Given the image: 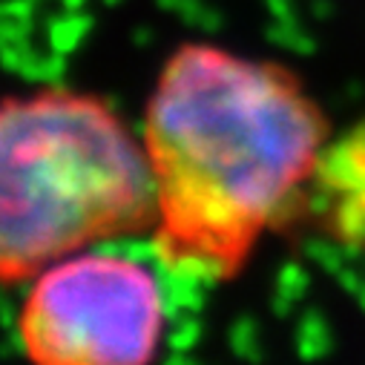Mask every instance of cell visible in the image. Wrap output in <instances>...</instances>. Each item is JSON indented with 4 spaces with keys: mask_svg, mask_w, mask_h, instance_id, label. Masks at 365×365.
<instances>
[{
    "mask_svg": "<svg viewBox=\"0 0 365 365\" xmlns=\"http://www.w3.org/2000/svg\"><path fill=\"white\" fill-rule=\"evenodd\" d=\"M29 52H32V43H29V41L0 46V69H6V72H21V63H24V58H26Z\"/></svg>",
    "mask_w": 365,
    "mask_h": 365,
    "instance_id": "cell-8",
    "label": "cell"
},
{
    "mask_svg": "<svg viewBox=\"0 0 365 365\" xmlns=\"http://www.w3.org/2000/svg\"><path fill=\"white\" fill-rule=\"evenodd\" d=\"M4 18H9V15H6V4H0V21Z\"/></svg>",
    "mask_w": 365,
    "mask_h": 365,
    "instance_id": "cell-16",
    "label": "cell"
},
{
    "mask_svg": "<svg viewBox=\"0 0 365 365\" xmlns=\"http://www.w3.org/2000/svg\"><path fill=\"white\" fill-rule=\"evenodd\" d=\"M133 43H135V46H141V49H147V46H153V32H150L147 26H141V29H135V32H133Z\"/></svg>",
    "mask_w": 365,
    "mask_h": 365,
    "instance_id": "cell-14",
    "label": "cell"
},
{
    "mask_svg": "<svg viewBox=\"0 0 365 365\" xmlns=\"http://www.w3.org/2000/svg\"><path fill=\"white\" fill-rule=\"evenodd\" d=\"M230 348L245 359H256L259 356V328H256V322L250 317H242L239 322H233Z\"/></svg>",
    "mask_w": 365,
    "mask_h": 365,
    "instance_id": "cell-6",
    "label": "cell"
},
{
    "mask_svg": "<svg viewBox=\"0 0 365 365\" xmlns=\"http://www.w3.org/2000/svg\"><path fill=\"white\" fill-rule=\"evenodd\" d=\"M29 32H32V26H26L21 21H12V18H4L0 21V46L29 41Z\"/></svg>",
    "mask_w": 365,
    "mask_h": 365,
    "instance_id": "cell-9",
    "label": "cell"
},
{
    "mask_svg": "<svg viewBox=\"0 0 365 365\" xmlns=\"http://www.w3.org/2000/svg\"><path fill=\"white\" fill-rule=\"evenodd\" d=\"M325 133L319 107L282 66L178 49L144 121L167 262L199 253L222 279L236 273L262 230L305 210Z\"/></svg>",
    "mask_w": 365,
    "mask_h": 365,
    "instance_id": "cell-1",
    "label": "cell"
},
{
    "mask_svg": "<svg viewBox=\"0 0 365 365\" xmlns=\"http://www.w3.org/2000/svg\"><path fill=\"white\" fill-rule=\"evenodd\" d=\"M164 362H167V365H190L193 359H190V351H170V354L164 356Z\"/></svg>",
    "mask_w": 365,
    "mask_h": 365,
    "instance_id": "cell-13",
    "label": "cell"
},
{
    "mask_svg": "<svg viewBox=\"0 0 365 365\" xmlns=\"http://www.w3.org/2000/svg\"><path fill=\"white\" fill-rule=\"evenodd\" d=\"M18 314H15V305H12V299L4 294V288H0V328H6V331H12V328H18Z\"/></svg>",
    "mask_w": 365,
    "mask_h": 365,
    "instance_id": "cell-12",
    "label": "cell"
},
{
    "mask_svg": "<svg viewBox=\"0 0 365 365\" xmlns=\"http://www.w3.org/2000/svg\"><path fill=\"white\" fill-rule=\"evenodd\" d=\"M93 29V18L83 12H66L63 15H52L46 21V38H49V49L69 55L72 49H78V43L83 41V35Z\"/></svg>",
    "mask_w": 365,
    "mask_h": 365,
    "instance_id": "cell-4",
    "label": "cell"
},
{
    "mask_svg": "<svg viewBox=\"0 0 365 365\" xmlns=\"http://www.w3.org/2000/svg\"><path fill=\"white\" fill-rule=\"evenodd\" d=\"M6 15L26 26H35V0H6Z\"/></svg>",
    "mask_w": 365,
    "mask_h": 365,
    "instance_id": "cell-11",
    "label": "cell"
},
{
    "mask_svg": "<svg viewBox=\"0 0 365 365\" xmlns=\"http://www.w3.org/2000/svg\"><path fill=\"white\" fill-rule=\"evenodd\" d=\"M199 334H202V325L193 317H185L173 322V331L167 334V345L170 351H193L199 342Z\"/></svg>",
    "mask_w": 365,
    "mask_h": 365,
    "instance_id": "cell-7",
    "label": "cell"
},
{
    "mask_svg": "<svg viewBox=\"0 0 365 365\" xmlns=\"http://www.w3.org/2000/svg\"><path fill=\"white\" fill-rule=\"evenodd\" d=\"M164 322V288L150 264L89 250L43 267L18 328L38 362L118 365L153 359Z\"/></svg>",
    "mask_w": 365,
    "mask_h": 365,
    "instance_id": "cell-3",
    "label": "cell"
},
{
    "mask_svg": "<svg viewBox=\"0 0 365 365\" xmlns=\"http://www.w3.org/2000/svg\"><path fill=\"white\" fill-rule=\"evenodd\" d=\"M35 4H38V0H35Z\"/></svg>",
    "mask_w": 365,
    "mask_h": 365,
    "instance_id": "cell-18",
    "label": "cell"
},
{
    "mask_svg": "<svg viewBox=\"0 0 365 365\" xmlns=\"http://www.w3.org/2000/svg\"><path fill=\"white\" fill-rule=\"evenodd\" d=\"M104 4H107V6H115V4H121V0H104Z\"/></svg>",
    "mask_w": 365,
    "mask_h": 365,
    "instance_id": "cell-17",
    "label": "cell"
},
{
    "mask_svg": "<svg viewBox=\"0 0 365 365\" xmlns=\"http://www.w3.org/2000/svg\"><path fill=\"white\" fill-rule=\"evenodd\" d=\"M83 4H86V0H61V6H63L66 12H81Z\"/></svg>",
    "mask_w": 365,
    "mask_h": 365,
    "instance_id": "cell-15",
    "label": "cell"
},
{
    "mask_svg": "<svg viewBox=\"0 0 365 365\" xmlns=\"http://www.w3.org/2000/svg\"><path fill=\"white\" fill-rule=\"evenodd\" d=\"M155 4H158L161 9L175 12L178 18H185V24L199 26V29H205V32H216V29L222 26L219 12L207 9L202 0H155Z\"/></svg>",
    "mask_w": 365,
    "mask_h": 365,
    "instance_id": "cell-5",
    "label": "cell"
},
{
    "mask_svg": "<svg viewBox=\"0 0 365 365\" xmlns=\"http://www.w3.org/2000/svg\"><path fill=\"white\" fill-rule=\"evenodd\" d=\"M155 210L153 161L104 101L61 83L0 104V282Z\"/></svg>",
    "mask_w": 365,
    "mask_h": 365,
    "instance_id": "cell-2",
    "label": "cell"
},
{
    "mask_svg": "<svg viewBox=\"0 0 365 365\" xmlns=\"http://www.w3.org/2000/svg\"><path fill=\"white\" fill-rule=\"evenodd\" d=\"M18 75H24L26 81H38V83H43V78H46V55H38V52L32 49V52L24 58Z\"/></svg>",
    "mask_w": 365,
    "mask_h": 365,
    "instance_id": "cell-10",
    "label": "cell"
}]
</instances>
